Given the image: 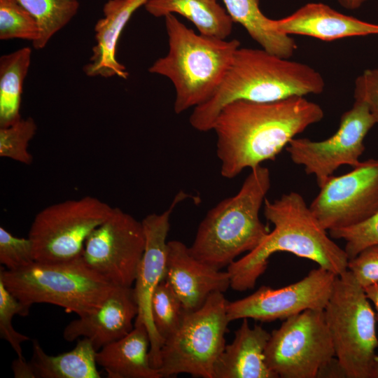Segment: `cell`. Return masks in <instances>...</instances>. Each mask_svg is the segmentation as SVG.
<instances>
[{"label": "cell", "instance_id": "31", "mask_svg": "<svg viewBox=\"0 0 378 378\" xmlns=\"http://www.w3.org/2000/svg\"><path fill=\"white\" fill-rule=\"evenodd\" d=\"M328 232L331 238L345 241L344 249L349 260L351 259L364 248L378 245V211L358 224Z\"/></svg>", "mask_w": 378, "mask_h": 378}, {"label": "cell", "instance_id": "6", "mask_svg": "<svg viewBox=\"0 0 378 378\" xmlns=\"http://www.w3.org/2000/svg\"><path fill=\"white\" fill-rule=\"evenodd\" d=\"M0 280L29 308L48 303L78 316L97 311L117 287L90 268L82 255L60 262L35 261L17 270L1 267Z\"/></svg>", "mask_w": 378, "mask_h": 378}, {"label": "cell", "instance_id": "19", "mask_svg": "<svg viewBox=\"0 0 378 378\" xmlns=\"http://www.w3.org/2000/svg\"><path fill=\"white\" fill-rule=\"evenodd\" d=\"M148 0H108L104 5V16L95 24L96 44L89 62L83 66L87 76L127 79L126 67L116 58L120 34L133 14Z\"/></svg>", "mask_w": 378, "mask_h": 378}, {"label": "cell", "instance_id": "32", "mask_svg": "<svg viewBox=\"0 0 378 378\" xmlns=\"http://www.w3.org/2000/svg\"><path fill=\"white\" fill-rule=\"evenodd\" d=\"M33 244L29 237H18L0 227V263L8 270L26 267L35 262Z\"/></svg>", "mask_w": 378, "mask_h": 378}, {"label": "cell", "instance_id": "37", "mask_svg": "<svg viewBox=\"0 0 378 378\" xmlns=\"http://www.w3.org/2000/svg\"><path fill=\"white\" fill-rule=\"evenodd\" d=\"M338 4L347 10H356L369 0H337Z\"/></svg>", "mask_w": 378, "mask_h": 378}, {"label": "cell", "instance_id": "20", "mask_svg": "<svg viewBox=\"0 0 378 378\" xmlns=\"http://www.w3.org/2000/svg\"><path fill=\"white\" fill-rule=\"evenodd\" d=\"M270 333L260 326L251 328L243 318L232 342L226 344L214 366V378H277L265 362Z\"/></svg>", "mask_w": 378, "mask_h": 378}, {"label": "cell", "instance_id": "8", "mask_svg": "<svg viewBox=\"0 0 378 378\" xmlns=\"http://www.w3.org/2000/svg\"><path fill=\"white\" fill-rule=\"evenodd\" d=\"M227 303L223 293L216 292L200 308L186 312L162 346L158 368L162 378L181 373L214 378L216 362L226 345Z\"/></svg>", "mask_w": 378, "mask_h": 378}, {"label": "cell", "instance_id": "12", "mask_svg": "<svg viewBox=\"0 0 378 378\" xmlns=\"http://www.w3.org/2000/svg\"><path fill=\"white\" fill-rule=\"evenodd\" d=\"M377 124L368 107L355 101L340 118L336 132L323 141L294 138L286 147L292 162L304 167L307 175H314L320 188L342 165L353 168L360 163L365 150L364 139Z\"/></svg>", "mask_w": 378, "mask_h": 378}, {"label": "cell", "instance_id": "18", "mask_svg": "<svg viewBox=\"0 0 378 378\" xmlns=\"http://www.w3.org/2000/svg\"><path fill=\"white\" fill-rule=\"evenodd\" d=\"M272 28L286 35L325 41L378 34V24L346 15L322 3H308L285 18L271 20Z\"/></svg>", "mask_w": 378, "mask_h": 378}, {"label": "cell", "instance_id": "33", "mask_svg": "<svg viewBox=\"0 0 378 378\" xmlns=\"http://www.w3.org/2000/svg\"><path fill=\"white\" fill-rule=\"evenodd\" d=\"M347 270L363 288L378 282V245L368 246L349 259Z\"/></svg>", "mask_w": 378, "mask_h": 378}, {"label": "cell", "instance_id": "2", "mask_svg": "<svg viewBox=\"0 0 378 378\" xmlns=\"http://www.w3.org/2000/svg\"><path fill=\"white\" fill-rule=\"evenodd\" d=\"M263 206L265 217L274 229L255 248L227 267L233 290L253 289L271 255L278 252L310 260L337 276L347 270L349 258L344 249L328 235L302 195L289 192L273 201L265 199Z\"/></svg>", "mask_w": 378, "mask_h": 378}, {"label": "cell", "instance_id": "11", "mask_svg": "<svg viewBox=\"0 0 378 378\" xmlns=\"http://www.w3.org/2000/svg\"><path fill=\"white\" fill-rule=\"evenodd\" d=\"M141 221L118 207L87 239L85 262L116 286L133 287L145 248Z\"/></svg>", "mask_w": 378, "mask_h": 378}, {"label": "cell", "instance_id": "35", "mask_svg": "<svg viewBox=\"0 0 378 378\" xmlns=\"http://www.w3.org/2000/svg\"><path fill=\"white\" fill-rule=\"evenodd\" d=\"M12 370L15 378H35L29 362L18 358L13 361Z\"/></svg>", "mask_w": 378, "mask_h": 378}, {"label": "cell", "instance_id": "4", "mask_svg": "<svg viewBox=\"0 0 378 378\" xmlns=\"http://www.w3.org/2000/svg\"><path fill=\"white\" fill-rule=\"evenodd\" d=\"M169 50L148 68L150 74L167 78L175 90L176 114L206 102L221 85L240 47L227 41L196 33L177 19L164 17Z\"/></svg>", "mask_w": 378, "mask_h": 378}, {"label": "cell", "instance_id": "25", "mask_svg": "<svg viewBox=\"0 0 378 378\" xmlns=\"http://www.w3.org/2000/svg\"><path fill=\"white\" fill-rule=\"evenodd\" d=\"M31 57L29 47L20 48L0 57V127L11 125L22 118V87Z\"/></svg>", "mask_w": 378, "mask_h": 378}, {"label": "cell", "instance_id": "14", "mask_svg": "<svg viewBox=\"0 0 378 378\" xmlns=\"http://www.w3.org/2000/svg\"><path fill=\"white\" fill-rule=\"evenodd\" d=\"M336 276L321 267L300 281L279 288L260 286L252 294L229 302L230 321L251 318L268 322L285 320L307 309H323L330 298Z\"/></svg>", "mask_w": 378, "mask_h": 378}, {"label": "cell", "instance_id": "7", "mask_svg": "<svg viewBox=\"0 0 378 378\" xmlns=\"http://www.w3.org/2000/svg\"><path fill=\"white\" fill-rule=\"evenodd\" d=\"M335 358L348 378H374L378 348L375 312L347 270L336 276L323 309Z\"/></svg>", "mask_w": 378, "mask_h": 378}, {"label": "cell", "instance_id": "24", "mask_svg": "<svg viewBox=\"0 0 378 378\" xmlns=\"http://www.w3.org/2000/svg\"><path fill=\"white\" fill-rule=\"evenodd\" d=\"M234 22L240 24L262 48L284 58H290L298 46L289 35L274 30L271 18L265 16L259 0H223Z\"/></svg>", "mask_w": 378, "mask_h": 378}, {"label": "cell", "instance_id": "36", "mask_svg": "<svg viewBox=\"0 0 378 378\" xmlns=\"http://www.w3.org/2000/svg\"><path fill=\"white\" fill-rule=\"evenodd\" d=\"M365 295L374 307L375 317L378 323V282L363 288Z\"/></svg>", "mask_w": 378, "mask_h": 378}, {"label": "cell", "instance_id": "23", "mask_svg": "<svg viewBox=\"0 0 378 378\" xmlns=\"http://www.w3.org/2000/svg\"><path fill=\"white\" fill-rule=\"evenodd\" d=\"M29 363L35 378H99L96 354L90 341L78 340L74 348L57 356L47 354L38 341H32Z\"/></svg>", "mask_w": 378, "mask_h": 378}, {"label": "cell", "instance_id": "30", "mask_svg": "<svg viewBox=\"0 0 378 378\" xmlns=\"http://www.w3.org/2000/svg\"><path fill=\"white\" fill-rule=\"evenodd\" d=\"M29 309L15 298L0 280V337L10 344L18 357L20 358H24L22 356V344L30 338L14 329L12 319L16 314L27 316Z\"/></svg>", "mask_w": 378, "mask_h": 378}, {"label": "cell", "instance_id": "5", "mask_svg": "<svg viewBox=\"0 0 378 378\" xmlns=\"http://www.w3.org/2000/svg\"><path fill=\"white\" fill-rule=\"evenodd\" d=\"M270 186L268 168L251 169L237 194L207 212L188 247L190 253L221 270L239 255L255 248L270 232L259 216Z\"/></svg>", "mask_w": 378, "mask_h": 378}, {"label": "cell", "instance_id": "17", "mask_svg": "<svg viewBox=\"0 0 378 378\" xmlns=\"http://www.w3.org/2000/svg\"><path fill=\"white\" fill-rule=\"evenodd\" d=\"M137 314L133 287L117 286L97 311L69 323L62 336L67 342L87 338L97 351L128 334Z\"/></svg>", "mask_w": 378, "mask_h": 378}, {"label": "cell", "instance_id": "21", "mask_svg": "<svg viewBox=\"0 0 378 378\" xmlns=\"http://www.w3.org/2000/svg\"><path fill=\"white\" fill-rule=\"evenodd\" d=\"M150 342L146 327L134 323L125 336L97 351V364L109 378H162L150 360Z\"/></svg>", "mask_w": 378, "mask_h": 378}, {"label": "cell", "instance_id": "27", "mask_svg": "<svg viewBox=\"0 0 378 378\" xmlns=\"http://www.w3.org/2000/svg\"><path fill=\"white\" fill-rule=\"evenodd\" d=\"M183 305L169 284L162 280L151 298V316L155 328L164 340L179 326L186 313Z\"/></svg>", "mask_w": 378, "mask_h": 378}, {"label": "cell", "instance_id": "28", "mask_svg": "<svg viewBox=\"0 0 378 378\" xmlns=\"http://www.w3.org/2000/svg\"><path fill=\"white\" fill-rule=\"evenodd\" d=\"M39 35L38 24L17 0H0V39L27 40L32 43Z\"/></svg>", "mask_w": 378, "mask_h": 378}, {"label": "cell", "instance_id": "10", "mask_svg": "<svg viewBox=\"0 0 378 378\" xmlns=\"http://www.w3.org/2000/svg\"><path fill=\"white\" fill-rule=\"evenodd\" d=\"M270 370L281 378H316L335 357L323 309H307L273 330L265 351Z\"/></svg>", "mask_w": 378, "mask_h": 378}, {"label": "cell", "instance_id": "38", "mask_svg": "<svg viewBox=\"0 0 378 378\" xmlns=\"http://www.w3.org/2000/svg\"><path fill=\"white\" fill-rule=\"evenodd\" d=\"M374 378H378V356L376 360L375 370H374Z\"/></svg>", "mask_w": 378, "mask_h": 378}, {"label": "cell", "instance_id": "34", "mask_svg": "<svg viewBox=\"0 0 378 378\" xmlns=\"http://www.w3.org/2000/svg\"><path fill=\"white\" fill-rule=\"evenodd\" d=\"M354 97L367 105L378 123V68L366 69L356 78Z\"/></svg>", "mask_w": 378, "mask_h": 378}, {"label": "cell", "instance_id": "1", "mask_svg": "<svg viewBox=\"0 0 378 378\" xmlns=\"http://www.w3.org/2000/svg\"><path fill=\"white\" fill-rule=\"evenodd\" d=\"M323 108L302 96L271 102L237 100L225 106L212 130L220 174L234 178L244 169L274 160L288 143L320 122Z\"/></svg>", "mask_w": 378, "mask_h": 378}, {"label": "cell", "instance_id": "9", "mask_svg": "<svg viewBox=\"0 0 378 378\" xmlns=\"http://www.w3.org/2000/svg\"><path fill=\"white\" fill-rule=\"evenodd\" d=\"M112 209L92 196L68 200L43 209L34 217L28 234L35 260L53 262L81 256L87 239L107 218Z\"/></svg>", "mask_w": 378, "mask_h": 378}, {"label": "cell", "instance_id": "15", "mask_svg": "<svg viewBox=\"0 0 378 378\" xmlns=\"http://www.w3.org/2000/svg\"><path fill=\"white\" fill-rule=\"evenodd\" d=\"M190 197L178 192L170 206L161 214H150L141 221L145 234V248L139 262L133 287L138 306L134 323L144 324L148 330L150 342V360L158 370L163 340L158 335L151 316V298L157 286L165 279L169 219L174 207Z\"/></svg>", "mask_w": 378, "mask_h": 378}, {"label": "cell", "instance_id": "16", "mask_svg": "<svg viewBox=\"0 0 378 378\" xmlns=\"http://www.w3.org/2000/svg\"><path fill=\"white\" fill-rule=\"evenodd\" d=\"M165 280L181 300L186 312L200 308L214 293L230 287L228 272L216 270L195 258L178 240L167 243Z\"/></svg>", "mask_w": 378, "mask_h": 378}, {"label": "cell", "instance_id": "3", "mask_svg": "<svg viewBox=\"0 0 378 378\" xmlns=\"http://www.w3.org/2000/svg\"><path fill=\"white\" fill-rule=\"evenodd\" d=\"M289 59L263 48L239 47L218 89L206 102L194 108L189 118L191 126L200 132L212 130L221 109L234 101L271 102L323 92L321 74Z\"/></svg>", "mask_w": 378, "mask_h": 378}, {"label": "cell", "instance_id": "22", "mask_svg": "<svg viewBox=\"0 0 378 378\" xmlns=\"http://www.w3.org/2000/svg\"><path fill=\"white\" fill-rule=\"evenodd\" d=\"M144 8L156 18L179 15L206 36L226 39L232 31L234 22L218 0H148Z\"/></svg>", "mask_w": 378, "mask_h": 378}, {"label": "cell", "instance_id": "26", "mask_svg": "<svg viewBox=\"0 0 378 378\" xmlns=\"http://www.w3.org/2000/svg\"><path fill=\"white\" fill-rule=\"evenodd\" d=\"M35 19L39 29L34 48L43 49L77 14L78 0H17Z\"/></svg>", "mask_w": 378, "mask_h": 378}, {"label": "cell", "instance_id": "13", "mask_svg": "<svg viewBox=\"0 0 378 378\" xmlns=\"http://www.w3.org/2000/svg\"><path fill=\"white\" fill-rule=\"evenodd\" d=\"M309 208L327 231L365 221L378 211V159H368L351 171L330 176Z\"/></svg>", "mask_w": 378, "mask_h": 378}, {"label": "cell", "instance_id": "29", "mask_svg": "<svg viewBox=\"0 0 378 378\" xmlns=\"http://www.w3.org/2000/svg\"><path fill=\"white\" fill-rule=\"evenodd\" d=\"M36 130V123L31 117L21 118L11 125L0 127V156L30 164L33 158L28 151V146Z\"/></svg>", "mask_w": 378, "mask_h": 378}]
</instances>
